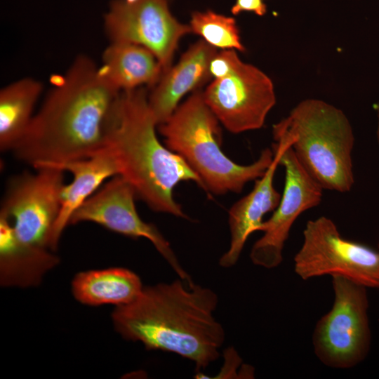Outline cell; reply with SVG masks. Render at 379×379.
I'll list each match as a JSON object with an SVG mask.
<instances>
[{
	"mask_svg": "<svg viewBox=\"0 0 379 379\" xmlns=\"http://www.w3.org/2000/svg\"><path fill=\"white\" fill-rule=\"evenodd\" d=\"M121 93L91 58L77 56L11 152L33 168L94 155L105 147Z\"/></svg>",
	"mask_w": 379,
	"mask_h": 379,
	"instance_id": "1",
	"label": "cell"
},
{
	"mask_svg": "<svg viewBox=\"0 0 379 379\" xmlns=\"http://www.w3.org/2000/svg\"><path fill=\"white\" fill-rule=\"evenodd\" d=\"M218 305L213 290L180 278L143 287L133 301L117 307L112 318L126 340L178 354L200 371L219 358L225 341L224 328L213 314Z\"/></svg>",
	"mask_w": 379,
	"mask_h": 379,
	"instance_id": "2",
	"label": "cell"
},
{
	"mask_svg": "<svg viewBox=\"0 0 379 379\" xmlns=\"http://www.w3.org/2000/svg\"><path fill=\"white\" fill-rule=\"evenodd\" d=\"M157 120L142 87L122 91L108 131L105 148L114 157L119 175L152 211L186 218L173 197L175 187L193 181L204 190L198 175L178 154L159 141Z\"/></svg>",
	"mask_w": 379,
	"mask_h": 379,
	"instance_id": "3",
	"label": "cell"
},
{
	"mask_svg": "<svg viewBox=\"0 0 379 379\" xmlns=\"http://www.w3.org/2000/svg\"><path fill=\"white\" fill-rule=\"evenodd\" d=\"M219 122L198 89L158 126L165 145L198 175L206 192L240 193L248 182L264 175L273 161L274 151L262 149L251 164L235 163L220 148Z\"/></svg>",
	"mask_w": 379,
	"mask_h": 379,
	"instance_id": "4",
	"label": "cell"
},
{
	"mask_svg": "<svg viewBox=\"0 0 379 379\" xmlns=\"http://www.w3.org/2000/svg\"><path fill=\"white\" fill-rule=\"evenodd\" d=\"M279 122L293 138L291 147L298 160L324 190H351L354 136L341 109L322 100L306 99Z\"/></svg>",
	"mask_w": 379,
	"mask_h": 379,
	"instance_id": "5",
	"label": "cell"
},
{
	"mask_svg": "<svg viewBox=\"0 0 379 379\" xmlns=\"http://www.w3.org/2000/svg\"><path fill=\"white\" fill-rule=\"evenodd\" d=\"M34 169L10 180L1 206L0 237L25 252L41 254L54 251L65 172L47 166Z\"/></svg>",
	"mask_w": 379,
	"mask_h": 379,
	"instance_id": "6",
	"label": "cell"
},
{
	"mask_svg": "<svg viewBox=\"0 0 379 379\" xmlns=\"http://www.w3.org/2000/svg\"><path fill=\"white\" fill-rule=\"evenodd\" d=\"M334 301L317 322L314 351L324 365L349 368L366 357L371 344L366 287L343 276H332Z\"/></svg>",
	"mask_w": 379,
	"mask_h": 379,
	"instance_id": "7",
	"label": "cell"
},
{
	"mask_svg": "<svg viewBox=\"0 0 379 379\" xmlns=\"http://www.w3.org/2000/svg\"><path fill=\"white\" fill-rule=\"evenodd\" d=\"M293 260L294 271L303 280L338 275L366 288H379V251L343 238L326 216L307 222Z\"/></svg>",
	"mask_w": 379,
	"mask_h": 379,
	"instance_id": "8",
	"label": "cell"
},
{
	"mask_svg": "<svg viewBox=\"0 0 379 379\" xmlns=\"http://www.w3.org/2000/svg\"><path fill=\"white\" fill-rule=\"evenodd\" d=\"M104 27L110 42L133 44L149 50L163 73L172 66L180 40L192 32L190 25L182 24L171 14L168 0H138L133 4L113 0L104 16Z\"/></svg>",
	"mask_w": 379,
	"mask_h": 379,
	"instance_id": "9",
	"label": "cell"
},
{
	"mask_svg": "<svg viewBox=\"0 0 379 379\" xmlns=\"http://www.w3.org/2000/svg\"><path fill=\"white\" fill-rule=\"evenodd\" d=\"M203 94L219 121L232 133L262 128L276 104L272 79L241 60L229 75L215 79Z\"/></svg>",
	"mask_w": 379,
	"mask_h": 379,
	"instance_id": "10",
	"label": "cell"
},
{
	"mask_svg": "<svg viewBox=\"0 0 379 379\" xmlns=\"http://www.w3.org/2000/svg\"><path fill=\"white\" fill-rule=\"evenodd\" d=\"M293 138L284 147L279 165L284 168V187L280 202L272 216L263 221L262 236L253 245L250 258L255 265L267 269L279 266L291 229L305 211L319 205L324 189L309 175L291 147Z\"/></svg>",
	"mask_w": 379,
	"mask_h": 379,
	"instance_id": "11",
	"label": "cell"
},
{
	"mask_svg": "<svg viewBox=\"0 0 379 379\" xmlns=\"http://www.w3.org/2000/svg\"><path fill=\"white\" fill-rule=\"evenodd\" d=\"M136 193L122 176L115 175L91 196L72 215L69 225L91 222L122 235L150 241L172 269L187 284L193 281L182 268L170 244L158 228L139 216Z\"/></svg>",
	"mask_w": 379,
	"mask_h": 379,
	"instance_id": "12",
	"label": "cell"
},
{
	"mask_svg": "<svg viewBox=\"0 0 379 379\" xmlns=\"http://www.w3.org/2000/svg\"><path fill=\"white\" fill-rule=\"evenodd\" d=\"M274 159L262 176L255 180L253 190L235 202L229 211L230 248L220 258L223 267L234 266L238 261L249 236L259 229L263 218L278 206L281 194L274 186V175L281 154L290 139L287 131L279 126H273Z\"/></svg>",
	"mask_w": 379,
	"mask_h": 379,
	"instance_id": "13",
	"label": "cell"
},
{
	"mask_svg": "<svg viewBox=\"0 0 379 379\" xmlns=\"http://www.w3.org/2000/svg\"><path fill=\"white\" fill-rule=\"evenodd\" d=\"M217 53V48L201 39L162 74L148 94V103L158 126L171 116L185 94L198 90L211 78L209 65Z\"/></svg>",
	"mask_w": 379,
	"mask_h": 379,
	"instance_id": "14",
	"label": "cell"
},
{
	"mask_svg": "<svg viewBox=\"0 0 379 379\" xmlns=\"http://www.w3.org/2000/svg\"><path fill=\"white\" fill-rule=\"evenodd\" d=\"M51 166L64 172H69L73 176L71 182L65 184L62 191L60 211L51 240L52 248L55 251L62 233L69 225L74 213L98 190L103 182L119 175V168L113 154L105 147L85 159L39 166Z\"/></svg>",
	"mask_w": 379,
	"mask_h": 379,
	"instance_id": "15",
	"label": "cell"
},
{
	"mask_svg": "<svg viewBox=\"0 0 379 379\" xmlns=\"http://www.w3.org/2000/svg\"><path fill=\"white\" fill-rule=\"evenodd\" d=\"M102 75L120 91L143 86L153 87L162 75L156 56L146 48L133 44L112 43L102 53Z\"/></svg>",
	"mask_w": 379,
	"mask_h": 379,
	"instance_id": "16",
	"label": "cell"
},
{
	"mask_svg": "<svg viewBox=\"0 0 379 379\" xmlns=\"http://www.w3.org/2000/svg\"><path fill=\"white\" fill-rule=\"evenodd\" d=\"M142 288L139 276L123 267L79 272L72 281L74 298L92 306L127 305L140 295Z\"/></svg>",
	"mask_w": 379,
	"mask_h": 379,
	"instance_id": "17",
	"label": "cell"
},
{
	"mask_svg": "<svg viewBox=\"0 0 379 379\" xmlns=\"http://www.w3.org/2000/svg\"><path fill=\"white\" fill-rule=\"evenodd\" d=\"M43 87L41 82L26 77L0 91V149L12 151L29 126L35 104Z\"/></svg>",
	"mask_w": 379,
	"mask_h": 379,
	"instance_id": "18",
	"label": "cell"
},
{
	"mask_svg": "<svg viewBox=\"0 0 379 379\" xmlns=\"http://www.w3.org/2000/svg\"><path fill=\"white\" fill-rule=\"evenodd\" d=\"M190 26L192 32L215 48L233 49L244 52L239 28L235 19L217 13L211 10L194 11L191 15Z\"/></svg>",
	"mask_w": 379,
	"mask_h": 379,
	"instance_id": "19",
	"label": "cell"
},
{
	"mask_svg": "<svg viewBox=\"0 0 379 379\" xmlns=\"http://www.w3.org/2000/svg\"><path fill=\"white\" fill-rule=\"evenodd\" d=\"M240 60L236 50L225 49L218 52L209 65L211 77L215 79L227 77L234 70Z\"/></svg>",
	"mask_w": 379,
	"mask_h": 379,
	"instance_id": "20",
	"label": "cell"
},
{
	"mask_svg": "<svg viewBox=\"0 0 379 379\" xmlns=\"http://www.w3.org/2000/svg\"><path fill=\"white\" fill-rule=\"evenodd\" d=\"M244 11L253 12L262 16L267 12V6L262 0H236L231 8V13L237 15Z\"/></svg>",
	"mask_w": 379,
	"mask_h": 379,
	"instance_id": "21",
	"label": "cell"
},
{
	"mask_svg": "<svg viewBox=\"0 0 379 379\" xmlns=\"http://www.w3.org/2000/svg\"><path fill=\"white\" fill-rule=\"evenodd\" d=\"M376 109H377L378 117V130H377V139H378V145H379V102H378V103L377 105Z\"/></svg>",
	"mask_w": 379,
	"mask_h": 379,
	"instance_id": "22",
	"label": "cell"
},
{
	"mask_svg": "<svg viewBox=\"0 0 379 379\" xmlns=\"http://www.w3.org/2000/svg\"><path fill=\"white\" fill-rule=\"evenodd\" d=\"M128 4H133L134 2H136L138 0H125Z\"/></svg>",
	"mask_w": 379,
	"mask_h": 379,
	"instance_id": "23",
	"label": "cell"
},
{
	"mask_svg": "<svg viewBox=\"0 0 379 379\" xmlns=\"http://www.w3.org/2000/svg\"><path fill=\"white\" fill-rule=\"evenodd\" d=\"M378 251H379V243H378Z\"/></svg>",
	"mask_w": 379,
	"mask_h": 379,
	"instance_id": "24",
	"label": "cell"
}]
</instances>
